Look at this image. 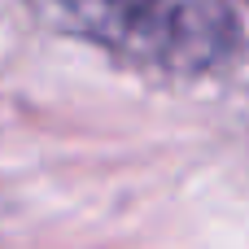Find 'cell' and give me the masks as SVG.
Segmentation results:
<instances>
[{
    "label": "cell",
    "instance_id": "cell-1",
    "mask_svg": "<svg viewBox=\"0 0 249 249\" xmlns=\"http://www.w3.org/2000/svg\"><path fill=\"white\" fill-rule=\"evenodd\" d=\"M74 35L162 74H206L236 44L228 0H44Z\"/></svg>",
    "mask_w": 249,
    "mask_h": 249
}]
</instances>
